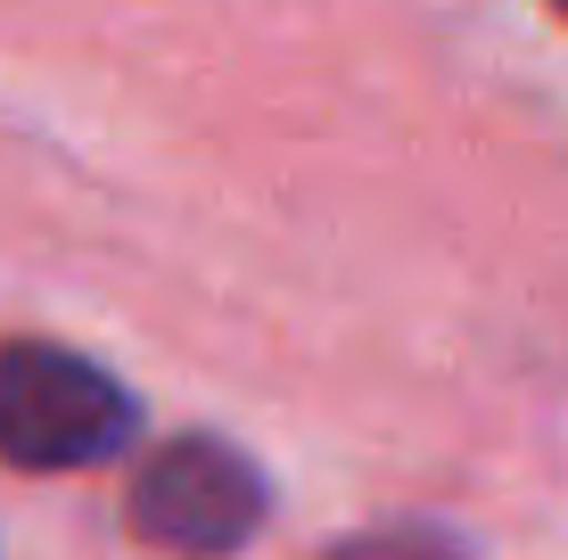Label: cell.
Wrapping results in <instances>:
<instances>
[{"label":"cell","mask_w":568,"mask_h":560,"mask_svg":"<svg viewBox=\"0 0 568 560\" xmlns=\"http://www.w3.org/2000/svg\"><path fill=\"white\" fill-rule=\"evenodd\" d=\"M132 429V396L67 346H0V461L9 470H83Z\"/></svg>","instance_id":"obj_1"},{"label":"cell","mask_w":568,"mask_h":560,"mask_svg":"<svg viewBox=\"0 0 568 560\" xmlns=\"http://www.w3.org/2000/svg\"><path fill=\"white\" fill-rule=\"evenodd\" d=\"M132 536L149 552L173 560H214L240 552L247 536L264 528V478L247 454L214 446V437H173L165 454H149V470L132 478Z\"/></svg>","instance_id":"obj_2"},{"label":"cell","mask_w":568,"mask_h":560,"mask_svg":"<svg viewBox=\"0 0 568 560\" xmlns=\"http://www.w3.org/2000/svg\"><path fill=\"white\" fill-rule=\"evenodd\" d=\"M346 560H454V552H437V544H355Z\"/></svg>","instance_id":"obj_3"},{"label":"cell","mask_w":568,"mask_h":560,"mask_svg":"<svg viewBox=\"0 0 568 560\" xmlns=\"http://www.w3.org/2000/svg\"><path fill=\"white\" fill-rule=\"evenodd\" d=\"M552 9H560V17H568V0H552Z\"/></svg>","instance_id":"obj_4"}]
</instances>
